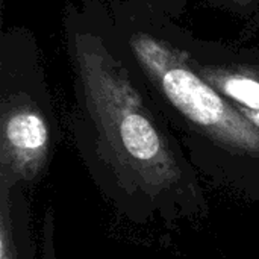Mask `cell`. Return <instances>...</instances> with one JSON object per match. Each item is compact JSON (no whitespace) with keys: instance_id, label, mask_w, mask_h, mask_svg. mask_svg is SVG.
<instances>
[{"instance_id":"1","label":"cell","mask_w":259,"mask_h":259,"mask_svg":"<svg viewBox=\"0 0 259 259\" xmlns=\"http://www.w3.org/2000/svg\"><path fill=\"white\" fill-rule=\"evenodd\" d=\"M64 32L76 120L93 135L99 155L147 194L178 187L184 161L112 39L74 6L65 12Z\"/></svg>"},{"instance_id":"2","label":"cell","mask_w":259,"mask_h":259,"mask_svg":"<svg viewBox=\"0 0 259 259\" xmlns=\"http://www.w3.org/2000/svg\"><path fill=\"white\" fill-rule=\"evenodd\" d=\"M114 26L162 112L220 152L259 161V127L197 71L188 49L129 20Z\"/></svg>"},{"instance_id":"3","label":"cell","mask_w":259,"mask_h":259,"mask_svg":"<svg viewBox=\"0 0 259 259\" xmlns=\"http://www.w3.org/2000/svg\"><path fill=\"white\" fill-rule=\"evenodd\" d=\"M33 36L5 30L0 55V187L35 181L47 167L52 106Z\"/></svg>"},{"instance_id":"4","label":"cell","mask_w":259,"mask_h":259,"mask_svg":"<svg viewBox=\"0 0 259 259\" xmlns=\"http://www.w3.org/2000/svg\"><path fill=\"white\" fill-rule=\"evenodd\" d=\"M197 71L235 105L259 111V64L208 58L202 49L188 50Z\"/></svg>"},{"instance_id":"5","label":"cell","mask_w":259,"mask_h":259,"mask_svg":"<svg viewBox=\"0 0 259 259\" xmlns=\"http://www.w3.org/2000/svg\"><path fill=\"white\" fill-rule=\"evenodd\" d=\"M11 190L0 187V259H17L11 215Z\"/></svg>"},{"instance_id":"6","label":"cell","mask_w":259,"mask_h":259,"mask_svg":"<svg viewBox=\"0 0 259 259\" xmlns=\"http://www.w3.org/2000/svg\"><path fill=\"white\" fill-rule=\"evenodd\" d=\"M164 9H167L171 14H182L185 9L187 0H158Z\"/></svg>"},{"instance_id":"7","label":"cell","mask_w":259,"mask_h":259,"mask_svg":"<svg viewBox=\"0 0 259 259\" xmlns=\"http://www.w3.org/2000/svg\"><path fill=\"white\" fill-rule=\"evenodd\" d=\"M235 6H238V8H241V9H249L255 2H258V0H231Z\"/></svg>"}]
</instances>
